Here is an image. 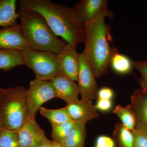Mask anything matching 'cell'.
I'll list each match as a JSON object with an SVG mask.
<instances>
[{
	"label": "cell",
	"instance_id": "obj_1",
	"mask_svg": "<svg viewBox=\"0 0 147 147\" xmlns=\"http://www.w3.org/2000/svg\"><path fill=\"white\" fill-rule=\"evenodd\" d=\"M19 8L39 13L57 36L66 43H84V26L76 18L73 8L50 0H21Z\"/></svg>",
	"mask_w": 147,
	"mask_h": 147
},
{
	"label": "cell",
	"instance_id": "obj_2",
	"mask_svg": "<svg viewBox=\"0 0 147 147\" xmlns=\"http://www.w3.org/2000/svg\"><path fill=\"white\" fill-rule=\"evenodd\" d=\"M107 9L97 18L84 26L85 48L83 53L90 63L96 78L107 73L111 59L117 49L112 47L110 30L105 22L106 17L112 16Z\"/></svg>",
	"mask_w": 147,
	"mask_h": 147
},
{
	"label": "cell",
	"instance_id": "obj_3",
	"mask_svg": "<svg viewBox=\"0 0 147 147\" xmlns=\"http://www.w3.org/2000/svg\"><path fill=\"white\" fill-rule=\"evenodd\" d=\"M17 14L21 33L32 49L57 54L63 49L66 42L58 38L39 13L19 8Z\"/></svg>",
	"mask_w": 147,
	"mask_h": 147
},
{
	"label": "cell",
	"instance_id": "obj_4",
	"mask_svg": "<svg viewBox=\"0 0 147 147\" xmlns=\"http://www.w3.org/2000/svg\"><path fill=\"white\" fill-rule=\"evenodd\" d=\"M26 90L22 86L0 88V121L5 128L18 131L27 121Z\"/></svg>",
	"mask_w": 147,
	"mask_h": 147
},
{
	"label": "cell",
	"instance_id": "obj_5",
	"mask_svg": "<svg viewBox=\"0 0 147 147\" xmlns=\"http://www.w3.org/2000/svg\"><path fill=\"white\" fill-rule=\"evenodd\" d=\"M24 65L33 71L36 80L49 81L60 73L57 54L31 49L21 52Z\"/></svg>",
	"mask_w": 147,
	"mask_h": 147
},
{
	"label": "cell",
	"instance_id": "obj_6",
	"mask_svg": "<svg viewBox=\"0 0 147 147\" xmlns=\"http://www.w3.org/2000/svg\"><path fill=\"white\" fill-rule=\"evenodd\" d=\"M57 98L55 88L50 81L32 80L26 92L28 119H35L38 110L45 102Z\"/></svg>",
	"mask_w": 147,
	"mask_h": 147
},
{
	"label": "cell",
	"instance_id": "obj_7",
	"mask_svg": "<svg viewBox=\"0 0 147 147\" xmlns=\"http://www.w3.org/2000/svg\"><path fill=\"white\" fill-rule=\"evenodd\" d=\"M93 69L82 52L80 55L78 88L82 99L92 100L96 98L98 86Z\"/></svg>",
	"mask_w": 147,
	"mask_h": 147
},
{
	"label": "cell",
	"instance_id": "obj_8",
	"mask_svg": "<svg viewBox=\"0 0 147 147\" xmlns=\"http://www.w3.org/2000/svg\"><path fill=\"white\" fill-rule=\"evenodd\" d=\"M76 44L66 43L63 49L57 54L60 73L72 81H77L80 64V55Z\"/></svg>",
	"mask_w": 147,
	"mask_h": 147
},
{
	"label": "cell",
	"instance_id": "obj_9",
	"mask_svg": "<svg viewBox=\"0 0 147 147\" xmlns=\"http://www.w3.org/2000/svg\"><path fill=\"white\" fill-rule=\"evenodd\" d=\"M18 140L21 147H39L51 142L35 119H28L18 131Z\"/></svg>",
	"mask_w": 147,
	"mask_h": 147
},
{
	"label": "cell",
	"instance_id": "obj_10",
	"mask_svg": "<svg viewBox=\"0 0 147 147\" xmlns=\"http://www.w3.org/2000/svg\"><path fill=\"white\" fill-rule=\"evenodd\" d=\"M72 8L77 19L84 26L108 9V1L106 0H82Z\"/></svg>",
	"mask_w": 147,
	"mask_h": 147
},
{
	"label": "cell",
	"instance_id": "obj_11",
	"mask_svg": "<svg viewBox=\"0 0 147 147\" xmlns=\"http://www.w3.org/2000/svg\"><path fill=\"white\" fill-rule=\"evenodd\" d=\"M32 49L21 33L19 25L0 29V49L23 52Z\"/></svg>",
	"mask_w": 147,
	"mask_h": 147
},
{
	"label": "cell",
	"instance_id": "obj_12",
	"mask_svg": "<svg viewBox=\"0 0 147 147\" xmlns=\"http://www.w3.org/2000/svg\"><path fill=\"white\" fill-rule=\"evenodd\" d=\"M50 81L56 90L57 98L62 99L67 104L79 100V88L74 81L61 74L54 76Z\"/></svg>",
	"mask_w": 147,
	"mask_h": 147
},
{
	"label": "cell",
	"instance_id": "obj_13",
	"mask_svg": "<svg viewBox=\"0 0 147 147\" xmlns=\"http://www.w3.org/2000/svg\"><path fill=\"white\" fill-rule=\"evenodd\" d=\"M65 108L71 120L74 122L86 123L98 117L97 110L92 100L81 99L67 104Z\"/></svg>",
	"mask_w": 147,
	"mask_h": 147
},
{
	"label": "cell",
	"instance_id": "obj_14",
	"mask_svg": "<svg viewBox=\"0 0 147 147\" xmlns=\"http://www.w3.org/2000/svg\"><path fill=\"white\" fill-rule=\"evenodd\" d=\"M136 119L135 128L147 133V93L142 89L135 91L131 96V104Z\"/></svg>",
	"mask_w": 147,
	"mask_h": 147
},
{
	"label": "cell",
	"instance_id": "obj_15",
	"mask_svg": "<svg viewBox=\"0 0 147 147\" xmlns=\"http://www.w3.org/2000/svg\"><path fill=\"white\" fill-rule=\"evenodd\" d=\"M16 0H0V27L7 28L18 25Z\"/></svg>",
	"mask_w": 147,
	"mask_h": 147
},
{
	"label": "cell",
	"instance_id": "obj_16",
	"mask_svg": "<svg viewBox=\"0 0 147 147\" xmlns=\"http://www.w3.org/2000/svg\"><path fill=\"white\" fill-rule=\"evenodd\" d=\"M86 123L75 122L67 137L60 144L62 147H85L87 135Z\"/></svg>",
	"mask_w": 147,
	"mask_h": 147
},
{
	"label": "cell",
	"instance_id": "obj_17",
	"mask_svg": "<svg viewBox=\"0 0 147 147\" xmlns=\"http://www.w3.org/2000/svg\"><path fill=\"white\" fill-rule=\"evenodd\" d=\"M22 65L24 63L21 52L0 49V69L9 71Z\"/></svg>",
	"mask_w": 147,
	"mask_h": 147
},
{
	"label": "cell",
	"instance_id": "obj_18",
	"mask_svg": "<svg viewBox=\"0 0 147 147\" xmlns=\"http://www.w3.org/2000/svg\"><path fill=\"white\" fill-rule=\"evenodd\" d=\"M133 61L128 57L118 52L111 59L110 67L115 73L120 75L129 74L133 69Z\"/></svg>",
	"mask_w": 147,
	"mask_h": 147
},
{
	"label": "cell",
	"instance_id": "obj_19",
	"mask_svg": "<svg viewBox=\"0 0 147 147\" xmlns=\"http://www.w3.org/2000/svg\"><path fill=\"white\" fill-rule=\"evenodd\" d=\"M113 135V139L118 147H134V136L132 131L121 122L116 124Z\"/></svg>",
	"mask_w": 147,
	"mask_h": 147
},
{
	"label": "cell",
	"instance_id": "obj_20",
	"mask_svg": "<svg viewBox=\"0 0 147 147\" xmlns=\"http://www.w3.org/2000/svg\"><path fill=\"white\" fill-rule=\"evenodd\" d=\"M113 113L118 117L121 123L126 128L132 131L136 127V117L130 104L125 107L120 105H117Z\"/></svg>",
	"mask_w": 147,
	"mask_h": 147
},
{
	"label": "cell",
	"instance_id": "obj_21",
	"mask_svg": "<svg viewBox=\"0 0 147 147\" xmlns=\"http://www.w3.org/2000/svg\"><path fill=\"white\" fill-rule=\"evenodd\" d=\"M40 113L50 121L52 126L71 120L65 107L57 109H47L41 107Z\"/></svg>",
	"mask_w": 147,
	"mask_h": 147
},
{
	"label": "cell",
	"instance_id": "obj_22",
	"mask_svg": "<svg viewBox=\"0 0 147 147\" xmlns=\"http://www.w3.org/2000/svg\"><path fill=\"white\" fill-rule=\"evenodd\" d=\"M75 123L69 120L52 126L51 137L53 141L59 144L63 142L71 131Z\"/></svg>",
	"mask_w": 147,
	"mask_h": 147
},
{
	"label": "cell",
	"instance_id": "obj_23",
	"mask_svg": "<svg viewBox=\"0 0 147 147\" xmlns=\"http://www.w3.org/2000/svg\"><path fill=\"white\" fill-rule=\"evenodd\" d=\"M18 131L4 128L0 137V147H21Z\"/></svg>",
	"mask_w": 147,
	"mask_h": 147
},
{
	"label": "cell",
	"instance_id": "obj_24",
	"mask_svg": "<svg viewBox=\"0 0 147 147\" xmlns=\"http://www.w3.org/2000/svg\"><path fill=\"white\" fill-rule=\"evenodd\" d=\"M133 66L141 75L139 79L141 89L147 93V58L144 60L133 61Z\"/></svg>",
	"mask_w": 147,
	"mask_h": 147
},
{
	"label": "cell",
	"instance_id": "obj_25",
	"mask_svg": "<svg viewBox=\"0 0 147 147\" xmlns=\"http://www.w3.org/2000/svg\"><path fill=\"white\" fill-rule=\"evenodd\" d=\"M134 136V147H147V133L140 129L131 131Z\"/></svg>",
	"mask_w": 147,
	"mask_h": 147
},
{
	"label": "cell",
	"instance_id": "obj_26",
	"mask_svg": "<svg viewBox=\"0 0 147 147\" xmlns=\"http://www.w3.org/2000/svg\"><path fill=\"white\" fill-rule=\"evenodd\" d=\"M94 147H115V142L109 136L100 135L96 139Z\"/></svg>",
	"mask_w": 147,
	"mask_h": 147
},
{
	"label": "cell",
	"instance_id": "obj_27",
	"mask_svg": "<svg viewBox=\"0 0 147 147\" xmlns=\"http://www.w3.org/2000/svg\"><path fill=\"white\" fill-rule=\"evenodd\" d=\"M115 93L113 90L108 87H103L98 90L96 97L97 99L112 100Z\"/></svg>",
	"mask_w": 147,
	"mask_h": 147
},
{
	"label": "cell",
	"instance_id": "obj_28",
	"mask_svg": "<svg viewBox=\"0 0 147 147\" xmlns=\"http://www.w3.org/2000/svg\"><path fill=\"white\" fill-rule=\"evenodd\" d=\"M95 105L97 111L107 113L112 110L113 103L112 100L97 99L96 104Z\"/></svg>",
	"mask_w": 147,
	"mask_h": 147
},
{
	"label": "cell",
	"instance_id": "obj_29",
	"mask_svg": "<svg viewBox=\"0 0 147 147\" xmlns=\"http://www.w3.org/2000/svg\"><path fill=\"white\" fill-rule=\"evenodd\" d=\"M39 147H62L61 146L60 144H58L57 143L54 142V141H51V142L49 143H47L43 145V146H41Z\"/></svg>",
	"mask_w": 147,
	"mask_h": 147
},
{
	"label": "cell",
	"instance_id": "obj_30",
	"mask_svg": "<svg viewBox=\"0 0 147 147\" xmlns=\"http://www.w3.org/2000/svg\"><path fill=\"white\" fill-rule=\"evenodd\" d=\"M4 127L3 125V123H2L1 121H0V137H1V135L3 130H4Z\"/></svg>",
	"mask_w": 147,
	"mask_h": 147
},
{
	"label": "cell",
	"instance_id": "obj_31",
	"mask_svg": "<svg viewBox=\"0 0 147 147\" xmlns=\"http://www.w3.org/2000/svg\"><path fill=\"white\" fill-rule=\"evenodd\" d=\"M92 147H94V146H93Z\"/></svg>",
	"mask_w": 147,
	"mask_h": 147
}]
</instances>
